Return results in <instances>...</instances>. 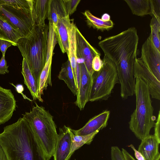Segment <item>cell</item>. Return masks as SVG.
Returning a JSON list of instances; mask_svg holds the SVG:
<instances>
[{"mask_svg": "<svg viewBox=\"0 0 160 160\" xmlns=\"http://www.w3.org/2000/svg\"><path fill=\"white\" fill-rule=\"evenodd\" d=\"M138 41L136 29L131 27L107 37L98 43L104 55L116 66L120 95L124 100L134 94L135 79L133 69L137 58Z\"/></svg>", "mask_w": 160, "mask_h": 160, "instance_id": "6da1fadb", "label": "cell"}, {"mask_svg": "<svg viewBox=\"0 0 160 160\" xmlns=\"http://www.w3.org/2000/svg\"><path fill=\"white\" fill-rule=\"evenodd\" d=\"M0 145L8 160H46L30 125L23 117L4 128L0 133Z\"/></svg>", "mask_w": 160, "mask_h": 160, "instance_id": "7a4b0ae2", "label": "cell"}, {"mask_svg": "<svg viewBox=\"0 0 160 160\" xmlns=\"http://www.w3.org/2000/svg\"><path fill=\"white\" fill-rule=\"evenodd\" d=\"M49 25H34L28 35L17 43L38 86L40 76L47 61Z\"/></svg>", "mask_w": 160, "mask_h": 160, "instance_id": "3957f363", "label": "cell"}, {"mask_svg": "<svg viewBox=\"0 0 160 160\" xmlns=\"http://www.w3.org/2000/svg\"><path fill=\"white\" fill-rule=\"evenodd\" d=\"M135 78L136 106L128 123L130 129L142 141L150 135L156 117L153 115L154 108L148 85L140 78Z\"/></svg>", "mask_w": 160, "mask_h": 160, "instance_id": "277c9868", "label": "cell"}, {"mask_svg": "<svg viewBox=\"0 0 160 160\" xmlns=\"http://www.w3.org/2000/svg\"><path fill=\"white\" fill-rule=\"evenodd\" d=\"M28 122L44 152L46 160L53 156L58 134L53 116L35 103L30 112L22 114Z\"/></svg>", "mask_w": 160, "mask_h": 160, "instance_id": "5b68a950", "label": "cell"}, {"mask_svg": "<svg viewBox=\"0 0 160 160\" xmlns=\"http://www.w3.org/2000/svg\"><path fill=\"white\" fill-rule=\"evenodd\" d=\"M101 69L94 72L89 101L107 100L115 85L119 83L114 63L104 55Z\"/></svg>", "mask_w": 160, "mask_h": 160, "instance_id": "8992f818", "label": "cell"}, {"mask_svg": "<svg viewBox=\"0 0 160 160\" xmlns=\"http://www.w3.org/2000/svg\"><path fill=\"white\" fill-rule=\"evenodd\" d=\"M0 5V16L23 37L27 36L34 26L31 9H18L4 4Z\"/></svg>", "mask_w": 160, "mask_h": 160, "instance_id": "52a82bcc", "label": "cell"}, {"mask_svg": "<svg viewBox=\"0 0 160 160\" xmlns=\"http://www.w3.org/2000/svg\"><path fill=\"white\" fill-rule=\"evenodd\" d=\"M140 58L160 81V51L153 44L150 34L142 45Z\"/></svg>", "mask_w": 160, "mask_h": 160, "instance_id": "ba28073f", "label": "cell"}, {"mask_svg": "<svg viewBox=\"0 0 160 160\" xmlns=\"http://www.w3.org/2000/svg\"><path fill=\"white\" fill-rule=\"evenodd\" d=\"M134 78L139 77L148 85L152 98L160 100V81L150 72L140 58H137L133 69Z\"/></svg>", "mask_w": 160, "mask_h": 160, "instance_id": "9c48e42d", "label": "cell"}, {"mask_svg": "<svg viewBox=\"0 0 160 160\" xmlns=\"http://www.w3.org/2000/svg\"><path fill=\"white\" fill-rule=\"evenodd\" d=\"M76 56L77 58L84 61V64L88 72L92 75L94 71L92 68L93 58L100 52L91 46L77 27L76 31Z\"/></svg>", "mask_w": 160, "mask_h": 160, "instance_id": "30bf717a", "label": "cell"}, {"mask_svg": "<svg viewBox=\"0 0 160 160\" xmlns=\"http://www.w3.org/2000/svg\"><path fill=\"white\" fill-rule=\"evenodd\" d=\"M78 64L80 69V78L78 92L76 95L77 99L75 103L80 110H82L89 101L92 78V75L88 72L84 64Z\"/></svg>", "mask_w": 160, "mask_h": 160, "instance_id": "8fae6325", "label": "cell"}, {"mask_svg": "<svg viewBox=\"0 0 160 160\" xmlns=\"http://www.w3.org/2000/svg\"><path fill=\"white\" fill-rule=\"evenodd\" d=\"M70 129L65 125L59 128L53 156L54 160H68L72 143Z\"/></svg>", "mask_w": 160, "mask_h": 160, "instance_id": "7c38bea8", "label": "cell"}, {"mask_svg": "<svg viewBox=\"0 0 160 160\" xmlns=\"http://www.w3.org/2000/svg\"><path fill=\"white\" fill-rule=\"evenodd\" d=\"M16 106V100L11 90L0 86V124L11 119Z\"/></svg>", "mask_w": 160, "mask_h": 160, "instance_id": "4fadbf2b", "label": "cell"}, {"mask_svg": "<svg viewBox=\"0 0 160 160\" xmlns=\"http://www.w3.org/2000/svg\"><path fill=\"white\" fill-rule=\"evenodd\" d=\"M110 115V112L105 110L90 119L82 128L75 130L71 129L75 135H85L106 127Z\"/></svg>", "mask_w": 160, "mask_h": 160, "instance_id": "5bb4252c", "label": "cell"}, {"mask_svg": "<svg viewBox=\"0 0 160 160\" xmlns=\"http://www.w3.org/2000/svg\"><path fill=\"white\" fill-rule=\"evenodd\" d=\"M72 22L69 16L60 18L53 28L56 41L63 53L68 52L69 48V32Z\"/></svg>", "mask_w": 160, "mask_h": 160, "instance_id": "9a60e30c", "label": "cell"}, {"mask_svg": "<svg viewBox=\"0 0 160 160\" xmlns=\"http://www.w3.org/2000/svg\"><path fill=\"white\" fill-rule=\"evenodd\" d=\"M160 141L154 135H150L141 141L138 150L142 155L145 160H154L160 154Z\"/></svg>", "mask_w": 160, "mask_h": 160, "instance_id": "2e32d148", "label": "cell"}, {"mask_svg": "<svg viewBox=\"0 0 160 160\" xmlns=\"http://www.w3.org/2000/svg\"><path fill=\"white\" fill-rule=\"evenodd\" d=\"M31 12L33 25L44 26L48 18L50 0H32Z\"/></svg>", "mask_w": 160, "mask_h": 160, "instance_id": "e0dca14e", "label": "cell"}, {"mask_svg": "<svg viewBox=\"0 0 160 160\" xmlns=\"http://www.w3.org/2000/svg\"><path fill=\"white\" fill-rule=\"evenodd\" d=\"M21 73L24 78V84L29 90L34 100L38 99L42 102L43 100L38 92V86L33 77L26 60L23 58Z\"/></svg>", "mask_w": 160, "mask_h": 160, "instance_id": "ac0fdd59", "label": "cell"}, {"mask_svg": "<svg viewBox=\"0 0 160 160\" xmlns=\"http://www.w3.org/2000/svg\"><path fill=\"white\" fill-rule=\"evenodd\" d=\"M68 15L63 0H50L47 18L49 24H52L53 28L60 18Z\"/></svg>", "mask_w": 160, "mask_h": 160, "instance_id": "d6986e66", "label": "cell"}, {"mask_svg": "<svg viewBox=\"0 0 160 160\" xmlns=\"http://www.w3.org/2000/svg\"><path fill=\"white\" fill-rule=\"evenodd\" d=\"M76 28L77 27L74 23L72 22L69 32V48L67 54L68 58V60L70 62L74 80L77 87V57L76 40Z\"/></svg>", "mask_w": 160, "mask_h": 160, "instance_id": "ffe728a7", "label": "cell"}, {"mask_svg": "<svg viewBox=\"0 0 160 160\" xmlns=\"http://www.w3.org/2000/svg\"><path fill=\"white\" fill-rule=\"evenodd\" d=\"M23 36L0 16V39L12 42L17 46L18 40Z\"/></svg>", "mask_w": 160, "mask_h": 160, "instance_id": "44dd1931", "label": "cell"}, {"mask_svg": "<svg viewBox=\"0 0 160 160\" xmlns=\"http://www.w3.org/2000/svg\"><path fill=\"white\" fill-rule=\"evenodd\" d=\"M133 14L142 16L149 15L152 11L151 0H125Z\"/></svg>", "mask_w": 160, "mask_h": 160, "instance_id": "7402d4cb", "label": "cell"}, {"mask_svg": "<svg viewBox=\"0 0 160 160\" xmlns=\"http://www.w3.org/2000/svg\"><path fill=\"white\" fill-rule=\"evenodd\" d=\"M58 79L63 81L74 95H77L78 89L76 86L70 62L68 60L63 63L58 76Z\"/></svg>", "mask_w": 160, "mask_h": 160, "instance_id": "603a6c76", "label": "cell"}, {"mask_svg": "<svg viewBox=\"0 0 160 160\" xmlns=\"http://www.w3.org/2000/svg\"><path fill=\"white\" fill-rule=\"evenodd\" d=\"M53 54L49 57L43 68L40 75L39 84L38 92L41 97L43 94V91L46 90L48 85L52 87L51 65Z\"/></svg>", "mask_w": 160, "mask_h": 160, "instance_id": "cb8c5ba5", "label": "cell"}, {"mask_svg": "<svg viewBox=\"0 0 160 160\" xmlns=\"http://www.w3.org/2000/svg\"><path fill=\"white\" fill-rule=\"evenodd\" d=\"M71 131L72 143L71 150L68 160H69L75 151L80 148L83 145L85 144H90L94 137L99 132V131H97L88 135H74L71 130Z\"/></svg>", "mask_w": 160, "mask_h": 160, "instance_id": "d4e9b609", "label": "cell"}, {"mask_svg": "<svg viewBox=\"0 0 160 160\" xmlns=\"http://www.w3.org/2000/svg\"><path fill=\"white\" fill-rule=\"evenodd\" d=\"M83 14L87 19L88 25L94 28L104 31L108 30L113 27L114 24L111 20L107 21H104L94 16L88 10L86 11Z\"/></svg>", "mask_w": 160, "mask_h": 160, "instance_id": "484cf974", "label": "cell"}, {"mask_svg": "<svg viewBox=\"0 0 160 160\" xmlns=\"http://www.w3.org/2000/svg\"><path fill=\"white\" fill-rule=\"evenodd\" d=\"M150 23V35L152 41L157 48L160 51V18L152 15Z\"/></svg>", "mask_w": 160, "mask_h": 160, "instance_id": "4316f807", "label": "cell"}, {"mask_svg": "<svg viewBox=\"0 0 160 160\" xmlns=\"http://www.w3.org/2000/svg\"><path fill=\"white\" fill-rule=\"evenodd\" d=\"M32 0H0V4H4L18 9H31Z\"/></svg>", "mask_w": 160, "mask_h": 160, "instance_id": "83f0119b", "label": "cell"}, {"mask_svg": "<svg viewBox=\"0 0 160 160\" xmlns=\"http://www.w3.org/2000/svg\"><path fill=\"white\" fill-rule=\"evenodd\" d=\"M80 0H63L66 12L68 15H71L76 10Z\"/></svg>", "mask_w": 160, "mask_h": 160, "instance_id": "f1b7e54d", "label": "cell"}, {"mask_svg": "<svg viewBox=\"0 0 160 160\" xmlns=\"http://www.w3.org/2000/svg\"><path fill=\"white\" fill-rule=\"evenodd\" d=\"M111 157L112 160H126L122 150L116 146L111 147Z\"/></svg>", "mask_w": 160, "mask_h": 160, "instance_id": "f546056e", "label": "cell"}, {"mask_svg": "<svg viewBox=\"0 0 160 160\" xmlns=\"http://www.w3.org/2000/svg\"><path fill=\"white\" fill-rule=\"evenodd\" d=\"M151 2L152 11V15H153L160 18V0H151Z\"/></svg>", "mask_w": 160, "mask_h": 160, "instance_id": "4dcf8cb0", "label": "cell"}, {"mask_svg": "<svg viewBox=\"0 0 160 160\" xmlns=\"http://www.w3.org/2000/svg\"><path fill=\"white\" fill-rule=\"evenodd\" d=\"M101 55H97L93 58L92 62V68L94 71L98 72L101 68L102 61L100 58Z\"/></svg>", "mask_w": 160, "mask_h": 160, "instance_id": "1f68e13d", "label": "cell"}, {"mask_svg": "<svg viewBox=\"0 0 160 160\" xmlns=\"http://www.w3.org/2000/svg\"><path fill=\"white\" fill-rule=\"evenodd\" d=\"M12 45L15 46L14 44L10 41L0 39V50L2 56H5L7 49Z\"/></svg>", "mask_w": 160, "mask_h": 160, "instance_id": "d6a6232c", "label": "cell"}, {"mask_svg": "<svg viewBox=\"0 0 160 160\" xmlns=\"http://www.w3.org/2000/svg\"><path fill=\"white\" fill-rule=\"evenodd\" d=\"M154 135L160 141V111H158V118L155 123Z\"/></svg>", "mask_w": 160, "mask_h": 160, "instance_id": "836d02e7", "label": "cell"}, {"mask_svg": "<svg viewBox=\"0 0 160 160\" xmlns=\"http://www.w3.org/2000/svg\"><path fill=\"white\" fill-rule=\"evenodd\" d=\"M8 67L5 56H2L0 60V74H4L6 73H8L9 71L8 70Z\"/></svg>", "mask_w": 160, "mask_h": 160, "instance_id": "e575fe53", "label": "cell"}, {"mask_svg": "<svg viewBox=\"0 0 160 160\" xmlns=\"http://www.w3.org/2000/svg\"><path fill=\"white\" fill-rule=\"evenodd\" d=\"M128 147L131 148L133 150L135 156L137 160H145L142 154L136 149L133 144H131L128 146Z\"/></svg>", "mask_w": 160, "mask_h": 160, "instance_id": "d590c367", "label": "cell"}, {"mask_svg": "<svg viewBox=\"0 0 160 160\" xmlns=\"http://www.w3.org/2000/svg\"><path fill=\"white\" fill-rule=\"evenodd\" d=\"M12 85H13L16 88V90L18 93H21L23 97V98L25 99H28L30 101L31 100H30L29 98H28L26 96L24 95L22 93L23 91L24 90V88L23 86L21 84H18L16 86H15L13 83H11Z\"/></svg>", "mask_w": 160, "mask_h": 160, "instance_id": "8d00e7d4", "label": "cell"}, {"mask_svg": "<svg viewBox=\"0 0 160 160\" xmlns=\"http://www.w3.org/2000/svg\"><path fill=\"white\" fill-rule=\"evenodd\" d=\"M122 151L126 160H136L125 149L122 148Z\"/></svg>", "mask_w": 160, "mask_h": 160, "instance_id": "74e56055", "label": "cell"}, {"mask_svg": "<svg viewBox=\"0 0 160 160\" xmlns=\"http://www.w3.org/2000/svg\"><path fill=\"white\" fill-rule=\"evenodd\" d=\"M0 160H8L6 155L0 145Z\"/></svg>", "mask_w": 160, "mask_h": 160, "instance_id": "f35d334b", "label": "cell"}, {"mask_svg": "<svg viewBox=\"0 0 160 160\" xmlns=\"http://www.w3.org/2000/svg\"><path fill=\"white\" fill-rule=\"evenodd\" d=\"M110 16L108 14L105 13L102 15L101 19L104 21H107L110 20Z\"/></svg>", "mask_w": 160, "mask_h": 160, "instance_id": "ab89813d", "label": "cell"}, {"mask_svg": "<svg viewBox=\"0 0 160 160\" xmlns=\"http://www.w3.org/2000/svg\"><path fill=\"white\" fill-rule=\"evenodd\" d=\"M160 154H159L155 159L154 160H160Z\"/></svg>", "mask_w": 160, "mask_h": 160, "instance_id": "60d3db41", "label": "cell"}, {"mask_svg": "<svg viewBox=\"0 0 160 160\" xmlns=\"http://www.w3.org/2000/svg\"></svg>", "mask_w": 160, "mask_h": 160, "instance_id": "b9f144b4", "label": "cell"}]
</instances>
